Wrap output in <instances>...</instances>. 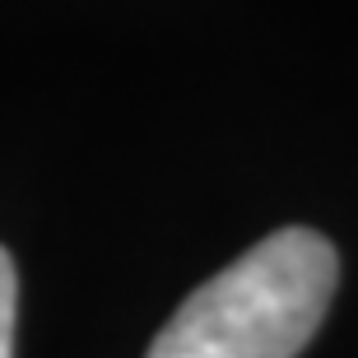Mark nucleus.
Masks as SVG:
<instances>
[{"mask_svg": "<svg viewBox=\"0 0 358 358\" xmlns=\"http://www.w3.org/2000/svg\"><path fill=\"white\" fill-rule=\"evenodd\" d=\"M14 321H19V275L10 252L0 247V358H14Z\"/></svg>", "mask_w": 358, "mask_h": 358, "instance_id": "obj_2", "label": "nucleus"}, {"mask_svg": "<svg viewBox=\"0 0 358 358\" xmlns=\"http://www.w3.org/2000/svg\"><path fill=\"white\" fill-rule=\"evenodd\" d=\"M340 261L317 228H279L205 279L145 358H298L331 307Z\"/></svg>", "mask_w": 358, "mask_h": 358, "instance_id": "obj_1", "label": "nucleus"}]
</instances>
